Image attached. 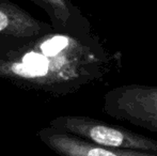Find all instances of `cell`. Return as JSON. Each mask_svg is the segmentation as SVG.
Instances as JSON below:
<instances>
[{"mask_svg":"<svg viewBox=\"0 0 157 156\" xmlns=\"http://www.w3.org/2000/svg\"><path fill=\"white\" fill-rule=\"evenodd\" d=\"M103 110L114 120L157 133V85L112 88L104 95Z\"/></svg>","mask_w":157,"mask_h":156,"instance_id":"cell-3","label":"cell"},{"mask_svg":"<svg viewBox=\"0 0 157 156\" xmlns=\"http://www.w3.org/2000/svg\"><path fill=\"white\" fill-rule=\"evenodd\" d=\"M120 65V52H109L92 33L55 29L33 38L0 36V78L52 96L104 81Z\"/></svg>","mask_w":157,"mask_h":156,"instance_id":"cell-1","label":"cell"},{"mask_svg":"<svg viewBox=\"0 0 157 156\" xmlns=\"http://www.w3.org/2000/svg\"><path fill=\"white\" fill-rule=\"evenodd\" d=\"M46 11L52 27L58 31L73 34H89L91 27L88 19L71 0H32Z\"/></svg>","mask_w":157,"mask_h":156,"instance_id":"cell-6","label":"cell"},{"mask_svg":"<svg viewBox=\"0 0 157 156\" xmlns=\"http://www.w3.org/2000/svg\"><path fill=\"white\" fill-rule=\"evenodd\" d=\"M37 136L43 143L60 156H157L154 153L99 146L50 126L42 128Z\"/></svg>","mask_w":157,"mask_h":156,"instance_id":"cell-4","label":"cell"},{"mask_svg":"<svg viewBox=\"0 0 157 156\" xmlns=\"http://www.w3.org/2000/svg\"><path fill=\"white\" fill-rule=\"evenodd\" d=\"M49 126L103 146L157 154V140L87 116H59L50 121Z\"/></svg>","mask_w":157,"mask_h":156,"instance_id":"cell-2","label":"cell"},{"mask_svg":"<svg viewBox=\"0 0 157 156\" xmlns=\"http://www.w3.org/2000/svg\"><path fill=\"white\" fill-rule=\"evenodd\" d=\"M55 30L9 0H0V36L33 38Z\"/></svg>","mask_w":157,"mask_h":156,"instance_id":"cell-5","label":"cell"}]
</instances>
